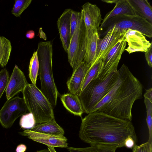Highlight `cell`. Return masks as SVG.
I'll use <instances>...</instances> for the list:
<instances>
[{
  "mask_svg": "<svg viewBox=\"0 0 152 152\" xmlns=\"http://www.w3.org/2000/svg\"><path fill=\"white\" fill-rule=\"evenodd\" d=\"M80 138L90 145H105L121 148L131 137L136 142L134 129L130 121L118 118L97 111L82 119Z\"/></svg>",
  "mask_w": 152,
  "mask_h": 152,
  "instance_id": "cell-1",
  "label": "cell"
},
{
  "mask_svg": "<svg viewBox=\"0 0 152 152\" xmlns=\"http://www.w3.org/2000/svg\"><path fill=\"white\" fill-rule=\"evenodd\" d=\"M118 71L119 76L117 81L91 113L98 111L131 121L132 107L134 102L142 97V85L124 64Z\"/></svg>",
  "mask_w": 152,
  "mask_h": 152,
  "instance_id": "cell-2",
  "label": "cell"
},
{
  "mask_svg": "<svg viewBox=\"0 0 152 152\" xmlns=\"http://www.w3.org/2000/svg\"><path fill=\"white\" fill-rule=\"evenodd\" d=\"M53 51L52 41L41 42L38 43L37 51L39 64L40 90L53 108L56 105L59 93L53 75Z\"/></svg>",
  "mask_w": 152,
  "mask_h": 152,
  "instance_id": "cell-3",
  "label": "cell"
},
{
  "mask_svg": "<svg viewBox=\"0 0 152 152\" xmlns=\"http://www.w3.org/2000/svg\"><path fill=\"white\" fill-rule=\"evenodd\" d=\"M119 76L118 70L106 77H98L92 80L78 95L84 112H91L95 106L108 93L117 81Z\"/></svg>",
  "mask_w": 152,
  "mask_h": 152,
  "instance_id": "cell-4",
  "label": "cell"
},
{
  "mask_svg": "<svg viewBox=\"0 0 152 152\" xmlns=\"http://www.w3.org/2000/svg\"><path fill=\"white\" fill-rule=\"evenodd\" d=\"M22 92L28 111L34 115L37 125L55 118L53 108L35 85L28 83Z\"/></svg>",
  "mask_w": 152,
  "mask_h": 152,
  "instance_id": "cell-5",
  "label": "cell"
},
{
  "mask_svg": "<svg viewBox=\"0 0 152 152\" xmlns=\"http://www.w3.org/2000/svg\"><path fill=\"white\" fill-rule=\"evenodd\" d=\"M113 27L121 31L128 29L137 30L150 38L152 37V24L137 15H120L107 20L100 26L98 30L99 38L104 37Z\"/></svg>",
  "mask_w": 152,
  "mask_h": 152,
  "instance_id": "cell-6",
  "label": "cell"
},
{
  "mask_svg": "<svg viewBox=\"0 0 152 152\" xmlns=\"http://www.w3.org/2000/svg\"><path fill=\"white\" fill-rule=\"evenodd\" d=\"M86 32V28L82 15L81 19L71 37L67 53L68 61L73 70L84 60L85 53Z\"/></svg>",
  "mask_w": 152,
  "mask_h": 152,
  "instance_id": "cell-7",
  "label": "cell"
},
{
  "mask_svg": "<svg viewBox=\"0 0 152 152\" xmlns=\"http://www.w3.org/2000/svg\"><path fill=\"white\" fill-rule=\"evenodd\" d=\"M28 110L23 98L16 96L7 100L0 110V123L3 127L9 128Z\"/></svg>",
  "mask_w": 152,
  "mask_h": 152,
  "instance_id": "cell-8",
  "label": "cell"
},
{
  "mask_svg": "<svg viewBox=\"0 0 152 152\" xmlns=\"http://www.w3.org/2000/svg\"><path fill=\"white\" fill-rule=\"evenodd\" d=\"M125 36L109 51L103 59L102 69L98 77L102 79L117 70L118 65L127 42Z\"/></svg>",
  "mask_w": 152,
  "mask_h": 152,
  "instance_id": "cell-9",
  "label": "cell"
},
{
  "mask_svg": "<svg viewBox=\"0 0 152 152\" xmlns=\"http://www.w3.org/2000/svg\"><path fill=\"white\" fill-rule=\"evenodd\" d=\"M126 31H121L113 27L108 30L104 37L99 38L93 64L102 60L109 51L125 36Z\"/></svg>",
  "mask_w": 152,
  "mask_h": 152,
  "instance_id": "cell-10",
  "label": "cell"
},
{
  "mask_svg": "<svg viewBox=\"0 0 152 152\" xmlns=\"http://www.w3.org/2000/svg\"><path fill=\"white\" fill-rule=\"evenodd\" d=\"M33 141L54 148H66L68 146L67 139L64 135L56 136L25 129L20 133Z\"/></svg>",
  "mask_w": 152,
  "mask_h": 152,
  "instance_id": "cell-11",
  "label": "cell"
},
{
  "mask_svg": "<svg viewBox=\"0 0 152 152\" xmlns=\"http://www.w3.org/2000/svg\"><path fill=\"white\" fill-rule=\"evenodd\" d=\"M128 47L125 49L129 53L136 52H146L151 44L140 32L130 29H127L125 36Z\"/></svg>",
  "mask_w": 152,
  "mask_h": 152,
  "instance_id": "cell-12",
  "label": "cell"
},
{
  "mask_svg": "<svg viewBox=\"0 0 152 152\" xmlns=\"http://www.w3.org/2000/svg\"><path fill=\"white\" fill-rule=\"evenodd\" d=\"M81 12L86 30H98L102 20L100 9L96 5L87 2L82 6Z\"/></svg>",
  "mask_w": 152,
  "mask_h": 152,
  "instance_id": "cell-13",
  "label": "cell"
},
{
  "mask_svg": "<svg viewBox=\"0 0 152 152\" xmlns=\"http://www.w3.org/2000/svg\"><path fill=\"white\" fill-rule=\"evenodd\" d=\"M28 84L23 72L17 65L14 66L6 90L7 100L22 92Z\"/></svg>",
  "mask_w": 152,
  "mask_h": 152,
  "instance_id": "cell-14",
  "label": "cell"
},
{
  "mask_svg": "<svg viewBox=\"0 0 152 152\" xmlns=\"http://www.w3.org/2000/svg\"><path fill=\"white\" fill-rule=\"evenodd\" d=\"M72 10L71 9L65 10L57 22L61 41L63 48L66 53L71 40V19Z\"/></svg>",
  "mask_w": 152,
  "mask_h": 152,
  "instance_id": "cell-15",
  "label": "cell"
},
{
  "mask_svg": "<svg viewBox=\"0 0 152 152\" xmlns=\"http://www.w3.org/2000/svg\"><path fill=\"white\" fill-rule=\"evenodd\" d=\"M90 67V65L83 61L73 70L71 77L66 82L70 93L77 95L79 94L85 76Z\"/></svg>",
  "mask_w": 152,
  "mask_h": 152,
  "instance_id": "cell-16",
  "label": "cell"
},
{
  "mask_svg": "<svg viewBox=\"0 0 152 152\" xmlns=\"http://www.w3.org/2000/svg\"><path fill=\"white\" fill-rule=\"evenodd\" d=\"M99 38L98 30H86L85 38V53L83 61L91 66L95 56L97 43Z\"/></svg>",
  "mask_w": 152,
  "mask_h": 152,
  "instance_id": "cell-17",
  "label": "cell"
},
{
  "mask_svg": "<svg viewBox=\"0 0 152 152\" xmlns=\"http://www.w3.org/2000/svg\"><path fill=\"white\" fill-rule=\"evenodd\" d=\"M108 3H115L114 8L106 14L100 25L113 17L122 15H136L128 0H102Z\"/></svg>",
  "mask_w": 152,
  "mask_h": 152,
  "instance_id": "cell-18",
  "label": "cell"
},
{
  "mask_svg": "<svg viewBox=\"0 0 152 152\" xmlns=\"http://www.w3.org/2000/svg\"><path fill=\"white\" fill-rule=\"evenodd\" d=\"M61 102L65 108L75 115L81 117L83 108L77 95L66 93L60 96Z\"/></svg>",
  "mask_w": 152,
  "mask_h": 152,
  "instance_id": "cell-19",
  "label": "cell"
},
{
  "mask_svg": "<svg viewBox=\"0 0 152 152\" xmlns=\"http://www.w3.org/2000/svg\"><path fill=\"white\" fill-rule=\"evenodd\" d=\"M136 15L139 16L152 24V8L146 0H128Z\"/></svg>",
  "mask_w": 152,
  "mask_h": 152,
  "instance_id": "cell-20",
  "label": "cell"
},
{
  "mask_svg": "<svg viewBox=\"0 0 152 152\" xmlns=\"http://www.w3.org/2000/svg\"><path fill=\"white\" fill-rule=\"evenodd\" d=\"M36 132L56 136L64 135L63 129L56 122L55 118L42 124L36 125L29 129Z\"/></svg>",
  "mask_w": 152,
  "mask_h": 152,
  "instance_id": "cell-21",
  "label": "cell"
},
{
  "mask_svg": "<svg viewBox=\"0 0 152 152\" xmlns=\"http://www.w3.org/2000/svg\"><path fill=\"white\" fill-rule=\"evenodd\" d=\"M66 148L70 152H115L118 147L112 145H96L83 148L68 146Z\"/></svg>",
  "mask_w": 152,
  "mask_h": 152,
  "instance_id": "cell-22",
  "label": "cell"
},
{
  "mask_svg": "<svg viewBox=\"0 0 152 152\" xmlns=\"http://www.w3.org/2000/svg\"><path fill=\"white\" fill-rule=\"evenodd\" d=\"M12 50L10 41L4 37H0V65L2 67L7 64Z\"/></svg>",
  "mask_w": 152,
  "mask_h": 152,
  "instance_id": "cell-23",
  "label": "cell"
},
{
  "mask_svg": "<svg viewBox=\"0 0 152 152\" xmlns=\"http://www.w3.org/2000/svg\"><path fill=\"white\" fill-rule=\"evenodd\" d=\"M102 60H100L95 62L91 66L84 77L81 91L83 90L92 80L98 77L102 69Z\"/></svg>",
  "mask_w": 152,
  "mask_h": 152,
  "instance_id": "cell-24",
  "label": "cell"
},
{
  "mask_svg": "<svg viewBox=\"0 0 152 152\" xmlns=\"http://www.w3.org/2000/svg\"><path fill=\"white\" fill-rule=\"evenodd\" d=\"M143 96L146 109V122L149 134L148 141L152 144V95L144 94Z\"/></svg>",
  "mask_w": 152,
  "mask_h": 152,
  "instance_id": "cell-25",
  "label": "cell"
},
{
  "mask_svg": "<svg viewBox=\"0 0 152 152\" xmlns=\"http://www.w3.org/2000/svg\"><path fill=\"white\" fill-rule=\"evenodd\" d=\"M39 62L36 51L34 52L30 59L29 67V78L32 84L35 85L39 72Z\"/></svg>",
  "mask_w": 152,
  "mask_h": 152,
  "instance_id": "cell-26",
  "label": "cell"
},
{
  "mask_svg": "<svg viewBox=\"0 0 152 152\" xmlns=\"http://www.w3.org/2000/svg\"><path fill=\"white\" fill-rule=\"evenodd\" d=\"M31 0H16L12 11V14L16 17L19 16L30 5Z\"/></svg>",
  "mask_w": 152,
  "mask_h": 152,
  "instance_id": "cell-27",
  "label": "cell"
},
{
  "mask_svg": "<svg viewBox=\"0 0 152 152\" xmlns=\"http://www.w3.org/2000/svg\"><path fill=\"white\" fill-rule=\"evenodd\" d=\"M36 124V121L32 113H29L22 115L20 121L21 128L26 129H30Z\"/></svg>",
  "mask_w": 152,
  "mask_h": 152,
  "instance_id": "cell-28",
  "label": "cell"
},
{
  "mask_svg": "<svg viewBox=\"0 0 152 152\" xmlns=\"http://www.w3.org/2000/svg\"><path fill=\"white\" fill-rule=\"evenodd\" d=\"M8 71L5 69L0 72V99L6 90L10 79Z\"/></svg>",
  "mask_w": 152,
  "mask_h": 152,
  "instance_id": "cell-29",
  "label": "cell"
},
{
  "mask_svg": "<svg viewBox=\"0 0 152 152\" xmlns=\"http://www.w3.org/2000/svg\"><path fill=\"white\" fill-rule=\"evenodd\" d=\"M82 14L81 12L72 10L71 19V38L77 26L81 19Z\"/></svg>",
  "mask_w": 152,
  "mask_h": 152,
  "instance_id": "cell-30",
  "label": "cell"
},
{
  "mask_svg": "<svg viewBox=\"0 0 152 152\" xmlns=\"http://www.w3.org/2000/svg\"><path fill=\"white\" fill-rule=\"evenodd\" d=\"M132 150L133 152H152V144L148 141L139 145L135 144Z\"/></svg>",
  "mask_w": 152,
  "mask_h": 152,
  "instance_id": "cell-31",
  "label": "cell"
},
{
  "mask_svg": "<svg viewBox=\"0 0 152 152\" xmlns=\"http://www.w3.org/2000/svg\"><path fill=\"white\" fill-rule=\"evenodd\" d=\"M145 56L148 65L152 67V44L145 53Z\"/></svg>",
  "mask_w": 152,
  "mask_h": 152,
  "instance_id": "cell-32",
  "label": "cell"
},
{
  "mask_svg": "<svg viewBox=\"0 0 152 152\" xmlns=\"http://www.w3.org/2000/svg\"><path fill=\"white\" fill-rule=\"evenodd\" d=\"M136 142L133 138L129 137L125 141V147L132 149L134 146L136 144Z\"/></svg>",
  "mask_w": 152,
  "mask_h": 152,
  "instance_id": "cell-33",
  "label": "cell"
},
{
  "mask_svg": "<svg viewBox=\"0 0 152 152\" xmlns=\"http://www.w3.org/2000/svg\"><path fill=\"white\" fill-rule=\"evenodd\" d=\"M26 149V147L25 145L23 144L19 145L17 147L16 152H24Z\"/></svg>",
  "mask_w": 152,
  "mask_h": 152,
  "instance_id": "cell-34",
  "label": "cell"
},
{
  "mask_svg": "<svg viewBox=\"0 0 152 152\" xmlns=\"http://www.w3.org/2000/svg\"><path fill=\"white\" fill-rule=\"evenodd\" d=\"M35 34L34 31L32 30H29L26 34V37L29 39H32L34 38Z\"/></svg>",
  "mask_w": 152,
  "mask_h": 152,
  "instance_id": "cell-35",
  "label": "cell"
},
{
  "mask_svg": "<svg viewBox=\"0 0 152 152\" xmlns=\"http://www.w3.org/2000/svg\"><path fill=\"white\" fill-rule=\"evenodd\" d=\"M36 152H51L48 149H45L37 151Z\"/></svg>",
  "mask_w": 152,
  "mask_h": 152,
  "instance_id": "cell-36",
  "label": "cell"
}]
</instances>
